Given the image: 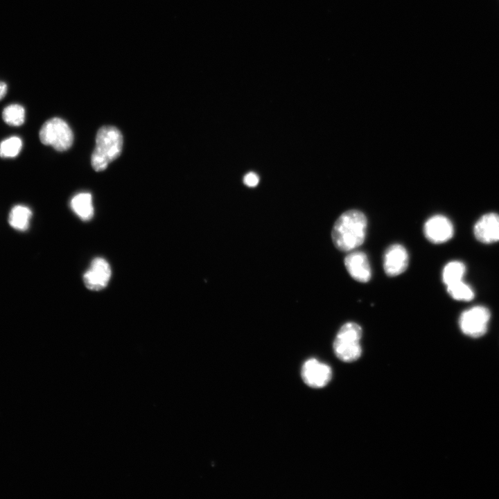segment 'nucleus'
Masks as SVG:
<instances>
[{
  "label": "nucleus",
  "instance_id": "obj_1",
  "mask_svg": "<svg viewBox=\"0 0 499 499\" xmlns=\"http://www.w3.org/2000/svg\"><path fill=\"white\" fill-rule=\"evenodd\" d=\"M367 227L365 215L356 209L342 213L335 222L331 238L335 247L342 252H351L365 241Z\"/></svg>",
  "mask_w": 499,
  "mask_h": 499
},
{
  "label": "nucleus",
  "instance_id": "obj_2",
  "mask_svg": "<svg viewBox=\"0 0 499 499\" xmlns=\"http://www.w3.org/2000/svg\"><path fill=\"white\" fill-rule=\"evenodd\" d=\"M123 147V136L114 126L100 128L96 137V146L91 157V166L96 171H102L120 155Z\"/></svg>",
  "mask_w": 499,
  "mask_h": 499
},
{
  "label": "nucleus",
  "instance_id": "obj_3",
  "mask_svg": "<svg viewBox=\"0 0 499 499\" xmlns=\"http://www.w3.org/2000/svg\"><path fill=\"white\" fill-rule=\"evenodd\" d=\"M362 327L357 323H344L338 331L333 344L338 358L346 362L357 360L362 354Z\"/></svg>",
  "mask_w": 499,
  "mask_h": 499
},
{
  "label": "nucleus",
  "instance_id": "obj_4",
  "mask_svg": "<svg viewBox=\"0 0 499 499\" xmlns=\"http://www.w3.org/2000/svg\"><path fill=\"white\" fill-rule=\"evenodd\" d=\"M41 142L58 151L68 150L72 145L73 134L66 121L58 117L46 121L40 130Z\"/></svg>",
  "mask_w": 499,
  "mask_h": 499
},
{
  "label": "nucleus",
  "instance_id": "obj_5",
  "mask_svg": "<svg viewBox=\"0 0 499 499\" xmlns=\"http://www.w3.org/2000/svg\"><path fill=\"white\" fill-rule=\"evenodd\" d=\"M491 314L484 306H473L460 315L459 324L463 333L472 338H479L487 331Z\"/></svg>",
  "mask_w": 499,
  "mask_h": 499
},
{
  "label": "nucleus",
  "instance_id": "obj_6",
  "mask_svg": "<svg viewBox=\"0 0 499 499\" xmlns=\"http://www.w3.org/2000/svg\"><path fill=\"white\" fill-rule=\"evenodd\" d=\"M301 375L309 387L321 388L326 386L332 378L331 367L316 358L307 360L302 365Z\"/></svg>",
  "mask_w": 499,
  "mask_h": 499
},
{
  "label": "nucleus",
  "instance_id": "obj_7",
  "mask_svg": "<svg viewBox=\"0 0 499 499\" xmlns=\"http://www.w3.org/2000/svg\"><path fill=\"white\" fill-rule=\"evenodd\" d=\"M423 234L430 242L444 243L453 236L454 228L451 221L444 216L435 215L429 218L423 225Z\"/></svg>",
  "mask_w": 499,
  "mask_h": 499
},
{
  "label": "nucleus",
  "instance_id": "obj_8",
  "mask_svg": "<svg viewBox=\"0 0 499 499\" xmlns=\"http://www.w3.org/2000/svg\"><path fill=\"white\" fill-rule=\"evenodd\" d=\"M409 255L405 247L399 243L389 245L383 256V269L389 277L403 273L408 267Z\"/></svg>",
  "mask_w": 499,
  "mask_h": 499
},
{
  "label": "nucleus",
  "instance_id": "obj_9",
  "mask_svg": "<svg viewBox=\"0 0 499 499\" xmlns=\"http://www.w3.org/2000/svg\"><path fill=\"white\" fill-rule=\"evenodd\" d=\"M111 274V268L107 261L98 257L91 263L89 268L83 275V281L88 289L97 291L107 286Z\"/></svg>",
  "mask_w": 499,
  "mask_h": 499
},
{
  "label": "nucleus",
  "instance_id": "obj_10",
  "mask_svg": "<svg viewBox=\"0 0 499 499\" xmlns=\"http://www.w3.org/2000/svg\"><path fill=\"white\" fill-rule=\"evenodd\" d=\"M344 263L348 273L356 281L367 283L371 279L370 263L363 252L351 251L345 256Z\"/></svg>",
  "mask_w": 499,
  "mask_h": 499
},
{
  "label": "nucleus",
  "instance_id": "obj_11",
  "mask_svg": "<svg viewBox=\"0 0 499 499\" xmlns=\"http://www.w3.org/2000/svg\"><path fill=\"white\" fill-rule=\"evenodd\" d=\"M475 237L483 243L499 241V214L489 213L483 215L475 224Z\"/></svg>",
  "mask_w": 499,
  "mask_h": 499
},
{
  "label": "nucleus",
  "instance_id": "obj_12",
  "mask_svg": "<svg viewBox=\"0 0 499 499\" xmlns=\"http://www.w3.org/2000/svg\"><path fill=\"white\" fill-rule=\"evenodd\" d=\"M70 205L73 211L82 220H89L94 216L92 197L89 193L75 195L71 200Z\"/></svg>",
  "mask_w": 499,
  "mask_h": 499
},
{
  "label": "nucleus",
  "instance_id": "obj_13",
  "mask_svg": "<svg viewBox=\"0 0 499 499\" xmlns=\"http://www.w3.org/2000/svg\"><path fill=\"white\" fill-rule=\"evenodd\" d=\"M31 217L32 211L29 207L24 205H15L10 211L8 222L15 229L24 231L29 227Z\"/></svg>",
  "mask_w": 499,
  "mask_h": 499
},
{
  "label": "nucleus",
  "instance_id": "obj_14",
  "mask_svg": "<svg viewBox=\"0 0 499 499\" xmlns=\"http://www.w3.org/2000/svg\"><path fill=\"white\" fill-rule=\"evenodd\" d=\"M466 272L465 265L458 261L448 263L442 271V280L446 286L462 281Z\"/></svg>",
  "mask_w": 499,
  "mask_h": 499
},
{
  "label": "nucleus",
  "instance_id": "obj_15",
  "mask_svg": "<svg viewBox=\"0 0 499 499\" xmlns=\"http://www.w3.org/2000/svg\"><path fill=\"white\" fill-rule=\"evenodd\" d=\"M2 118L9 125H21L25 120L24 108L19 104L9 105L3 110Z\"/></svg>",
  "mask_w": 499,
  "mask_h": 499
},
{
  "label": "nucleus",
  "instance_id": "obj_16",
  "mask_svg": "<svg viewBox=\"0 0 499 499\" xmlns=\"http://www.w3.org/2000/svg\"><path fill=\"white\" fill-rule=\"evenodd\" d=\"M447 292L454 299L459 301H471L473 299L475 294L472 288L459 281L456 283L446 286Z\"/></svg>",
  "mask_w": 499,
  "mask_h": 499
},
{
  "label": "nucleus",
  "instance_id": "obj_17",
  "mask_svg": "<svg viewBox=\"0 0 499 499\" xmlns=\"http://www.w3.org/2000/svg\"><path fill=\"white\" fill-rule=\"evenodd\" d=\"M22 147V141L18 137L13 136L4 139L0 143V157L12 158L16 157Z\"/></svg>",
  "mask_w": 499,
  "mask_h": 499
},
{
  "label": "nucleus",
  "instance_id": "obj_18",
  "mask_svg": "<svg viewBox=\"0 0 499 499\" xmlns=\"http://www.w3.org/2000/svg\"><path fill=\"white\" fill-rule=\"evenodd\" d=\"M243 182L249 187H255L259 182V177L256 173L250 172L244 176Z\"/></svg>",
  "mask_w": 499,
  "mask_h": 499
},
{
  "label": "nucleus",
  "instance_id": "obj_19",
  "mask_svg": "<svg viewBox=\"0 0 499 499\" xmlns=\"http://www.w3.org/2000/svg\"><path fill=\"white\" fill-rule=\"evenodd\" d=\"M7 89L8 87L6 83L0 81V100L6 96Z\"/></svg>",
  "mask_w": 499,
  "mask_h": 499
}]
</instances>
